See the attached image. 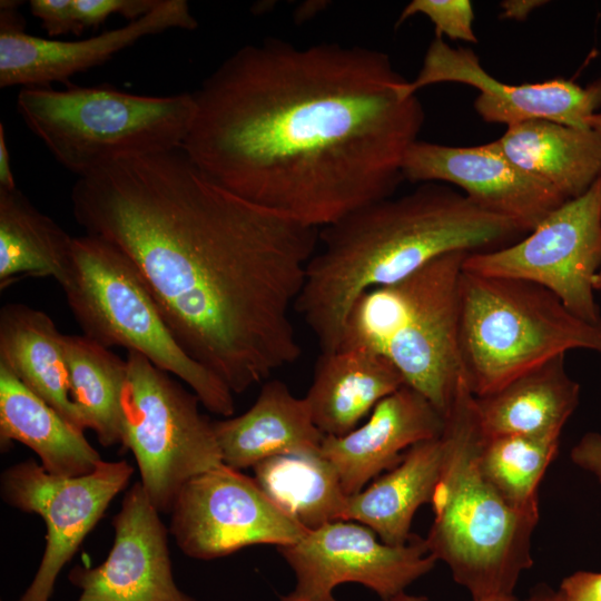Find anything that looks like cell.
Returning a JSON list of instances; mask_svg holds the SVG:
<instances>
[{
    "label": "cell",
    "mask_w": 601,
    "mask_h": 601,
    "mask_svg": "<svg viewBox=\"0 0 601 601\" xmlns=\"http://www.w3.org/2000/svg\"><path fill=\"white\" fill-rule=\"evenodd\" d=\"M75 220L134 263L181 348L243 393L298 359L290 311L319 229L209 178L180 148L78 178Z\"/></svg>",
    "instance_id": "6da1fadb"
},
{
    "label": "cell",
    "mask_w": 601,
    "mask_h": 601,
    "mask_svg": "<svg viewBox=\"0 0 601 601\" xmlns=\"http://www.w3.org/2000/svg\"><path fill=\"white\" fill-rule=\"evenodd\" d=\"M407 82L370 48L246 45L193 92L181 149L227 190L321 229L404 179L424 121Z\"/></svg>",
    "instance_id": "7a4b0ae2"
},
{
    "label": "cell",
    "mask_w": 601,
    "mask_h": 601,
    "mask_svg": "<svg viewBox=\"0 0 601 601\" xmlns=\"http://www.w3.org/2000/svg\"><path fill=\"white\" fill-rule=\"evenodd\" d=\"M520 234L462 193L423 183L321 228L295 309L321 353L338 351L347 315L366 290L397 283L442 255L499 248Z\"/></svg>",
    "instance_id": "3957f363"
},
{
    "label": "cell",
    "mask_w": 601,
    "mask_h": 601,
    "mask_svg": "<svg viewBox=\"0 0 601 601\" xmlns=\"http://www.w3.org/2000/svg\"><path fill=\"white\" fill-rule=\"evenodd\" d=\"M441 436L444 459L431 501L434 520L425 538L427 549L447 564L473 601L514 595L521 573L533 564L539 509L511 505L482 473L479 450L484 434L464 377Z\"/></svg>",
    "instance_id": "277c9868"
},
{
    "label": "cell",
    "mask_w": 601,
    "mask_h": 601,
    "mask_svg": "<svg viewBox=\"0 0 601 601\" xmlns=\"http://www.w3.org/2000/svg\"><path fill=\"white\" fill-rule=\"evenodd\" d=\"M469 254L442 255L397 283L363 293L347 315L338 348L384 355L405 385L443 416L463 377L460 279Z\"/></svg>",
    "instance_id": "5b68a950"
},
{
    "label": "cell",
    "mask_w": 601,
    "mask_h": 601,
    "mask_svg": "<svg viewBox=\"0 0 601 601\" xmlns=\"http://www.w3.org/2000/svg\"><path fill=\"white\" fill-rule=\"evenodd\" d=\"M17 111L66 169L86 177L115 161L183 148L193 92L136 95L111 85L24 87Z\"/></svg>",
    "instance_id": "8992f818"
},
{
    "label": "cell",
    "mask_w": 601,
    "mask_h": 601,
    "mask_svg": "<svg viewBox=\"0 0 601 601\" xmlns=\"http://www.w3.org/2000/svg\"><path fill=\"white\" fill-rule=\"evenodd\" d=\"M577 348L601 353V326L574 315L551 290L462 272L460 351L463 377L475 397Z\"/></svg>",
    "instance_id": "52a82bcc"
},
{
    "label": "cell",
    "mask_w": 601,
    "mask_h": 601,
    "mask_svg": "<svg viewBox=\"0 0 601 601\" xmlns=\"http://www.w3.org/2000/svg\"><path fill=\"white\" fill-rule=\"evenodd\" d=\"M59 285L85 336L144 355L186 383L211 413L234 414L230 388L181 348L138 269L115 245L89 234L73 237Z\"/></svg>",
    "instance_id": "ba28073f"
},
{
    "label": "cell",
    "mask_w": 601,
    "mask_h": 601,
    "mask_svg": "<svg viewBox=\"0 0 601 601\" xmlns=\"http://www.w3.org/2000/svg\"><path fill=\"white\" fill-rule=\"evenodd\" d=\"M126 362L121 445L134 454L150 502L170 513L186 482L223 464L214 424L195 393L144 355L128 352Z\"/></svg>",
    "instance_id": "9c48e42d"
},
{
    "label": "cell",
    "mask_w": 601,
    "mask_h": 601,
    "mask_svg": "<svg viewBox=\"0 0 601 601\" xmlns=\"http://www.w3.org/2000/svg\"><path fill=\"white\" fill-rule=\"evenodd\" d=\"M601 177L564 201L523 239L470 253L463 270L545 287L581 319L601 326L593 280L601 267Z\"/></svg>",
    "instance_id": "30bf717a"
},
{
    "label": "cell",
    "mask_w": 601,
    "mask_h": 601,
    "mask_svg": "<svg viewBox=\"0 0 601 601\" xmlns=\"http://www.w3.org/2000/svg\"><path fill=\"white\" fill-rule=\"evenodd\" d=\"M277 551L292 568L294 590L279 601H337L334 590L354 582L375 592L383 601L430 572L436 559L425 539L411 535L402 545L386 544L370 528L337 520L308 531Z\"/></svg>",
    "instance_id": "8fae6325"
},
{
    "label": "cell",
    "mask_w": 601,
    "mask_h": 601,
    "mask_svg": "<svg viewBox=\"0 0 601 601\" xmlns=\"http://www.w3.org/2000/svg\"><path fill=\"white\" fill-rule=\"evenodd\" d=\"M126 461H101L90 473L60 476L33 460L6 469L0 477L2 500L11 508L41 516L47 543L33 580L17 601H50L56 580L109 503L130 481Z\"/></svg>",
    "instance_id": "7c38bea8"
},
{
    "label": "cell",
    "mask_w": 601,
    "mask_h": 601,
    "mask_svg": "<svg viewBox=\"0 0 601 601\" xmlns=\"http://www.w3.org/2000/svg\"><path fill=\"white\" fill-rule=\"evenodd\" d=\"M169 532L186 555L214 560L249 545L290 544L308 530L255 479L223 463L184 484L170 511Z\"/></svg>",
    "instance_id": "4fadbf2b"
},
{
    "label": "cell",
    "mask_w": 601,
    "mask_h": 601,
    "mask_svg": "<svg viewBox=\"0 0 601 601\" xmlns=\"http://www.w3.org/2000/svg\"><path fill=\"white\" fill-rule=\"evenodd\" d=\"M0 2V87L72 85L70 78L109 61L142 38L170 29L194 30L197 19L185 0H161L144 17L83 40L45 39L30 35L17 8Z\"/></svg>",
    "instance_id": "5bb4252c"
},
{
    "label": "cell",
    "mask_w": 601,
    "mask_h": 601,
    "mask_svg": "<svg viewBox=\"0 0 601 601\" xmlns=\"http://www.w3.org/2000/svg\"><path fill=\"white\" fill-rule=\"evenodd\" d=\"M403 177L413 183L457 186L473 204L532 231L566 199L553 187L513 164L495 141L446 146L416 140L403 161Z\"/></svg>",
    "instance_id": "9a60e30c"
},
{
    "label": "cell",
    "mask_w": 601,
    "mask_h": 601,
    "mask_svg": "<svg viewBox=\"0 0 601 601\" xmlns=\"http://www.w3.org/2000/svg\"><path fill=\"white\" fill-rule=\"evenodd\" d=\"M457 82L479 90L474 101L486 122L506 127L530 120H550L589 129V119L601 106V80L582 87L556 78L538 83L509 85L487 73L470 49L453 48L443 38L430 43L417 77L406 85L410 95L423 87Z\"/></svg>",
    "instance_id": "2e32d148"
},
{
    "label": "cell",
    "mask_w": 601,
    "mask_h": 601,
    "mask_svg": "<svg viewBox=\"0 0 601 601\" xmlns=\"http://www.w3.org/2000/svg\"><path fill=\"white\" fill-rule=\"evenodd\" d=\"M112 526L106 560L69 572V581L80 590L77 601H196L175 582L168 530L140 482L125 494Z\"/></svg>",
    "instance_id": "e0dca14e"
},
{
    "label": "cell",
    "mask_w": 601,
    "mask_h": 601,
    "mask_svg": "<svg viewBox=\"0 0 601 601\" xmlns=\"http://www.w3.org/2000/svg\"><path fill=\"white\" fill-rule=\"evenodd\" d=\"M444 416L414 388L403 385L380 401L368 420L343 436H324L321 453L347 496L394 469L411 446L439 437Z\"/></svg>",
    "instance_id": "ac0fdd59"
},
{
    "label": "cell",
    "mask_w": 601,
    "mask_h": 601,
    "mask_svg": "<svg viewBox=\"0 0 601 601\" xmlns=\"http://www.w3.org/2000/svg\"><path fill=\"white\" fill-rule=\"evenodd\" d=\"M213 424L223 463L238 471L274 456L319 451L325 436L306 398L277 380L264 384L245 413Z\"/></svg>",
    "instance_id": "d6986e66"
},
{
    "label": "cell",
    "mask_w": 601,
    "mask_h": 601,
    "mask_svg": "<svg viewBox=\"0 0 601 601\" xmlns=\"http://www.w3.org/2000/svg\"><path fill=\"white\" fill-rule=\"evenodd\" d=\"M403 385L384 355L366 347L338 349L321 353L305 398L317 428L325 436H343Z\"/></svg>",
    "instance_id": "ffe728a7"
},
{
    "label": "cell",
    "mask_w": 601,
    "mask_h": 601,
    "mask_svg": "<svg viewBox=\"0 0 601 601\" xmlns=\"http://www.w3.org/2000/svg\"><path fill=\"white\" fill-rule=\"evenodd\" d=\"M564 357L558 355L491 394L474 396L484 436L560 439L580 401V385L568 374Z\"/></svg>",
    "instance_id": "44dd1931"
},
{
    "label": "cell",
    "mask_w": 601,
    "mask_h": 601,
    "mask_svg": "<svg viewBox=\"0 0 601 601\" xmlns=\"http://www.w3.org/2000/svg\"><path fill=\"white\" fill-rule=\"evenodd\" d=\"M0 364L29 390L86 431V421L70 396L65 334L49 315L26 304L0 309Z\"/></svg>",
    "instance_id": "7402d4cb"
},
{
    "label": "cell",
    "mask_w": 601,
    "mask_h": 601,
    "mask_svg": "<svg viewBox=\"0 0 601 601\" xmlns=\"http://www.w3.org/2000/svg\"><path fill=\"white\" fill-rule=\"evenodd\" d=\"M85 431L29 390L7 366L0 364V444L30 447L41 466L60 476H79L102 461Z\"/></svg>",
    "instance_id": "603a6c76"
},
{
    "label": "cell",
    "mask_w": 601,
    "mask_h": 601,
    "mask_svg": "<svg viewBox=\"0 0 601 601\" xmlns=\"http://www.w3.org/2000/svg\"><path fill=\"white\" fill-rule=\"evenodd\" d=\"M443 459L441 435L411 446L394 469L348 496L343 520L370 528L386 544H405L415 512L432 501Z\"/></svg>",
    "instance_id": "cb8c5ba5"
},
{
    "label": "cell",
    "mask_w": 601,
    "mask_h": 601,
    "mask_svg": "<svg viewBox=\"0 0 601 601\" xmlns=\"http://www.w3.org/2000/svg\"><path fill=\"white\" fill-rule=\"evenodd\" d=\"M494 141L513 164L566 200L584 194L601 177V137L591 128L530 120L508 127Z\"/></svg>",
    "instance_id": "d4e9b609"
},
{
    "label": "cell",
    "mask_w": 601,
    "mask_h": 601,
    "mask_svg": "<svg viewBox=\"0 0 601 601\" xmlns=\"http://www.w3.org/2000/svg\"><path fill=\"white\" fill-rule=\"evenodd\" d=\"M73 237L41 213L18 188L0 189V288L19 278L52 277L70 262Z\"/></svg>",
    "instance_id": "484cf974"
},
{
    "label": "cell",
    "mask_w": 601,
    "mask_h": 601,
    "mask_svg": "<svg viewBox=\"0 0 601 601\" xmlns=\"http://www.w3.org/2000/svg\"><path fill=\"white\" fill-rule=\"evenodd\" d=\"M253 469L262 490L306 530L343 520L348 496L321 450L274 456Z\"/></svg>",
    "instance_id": "4316f807"
},
{
    "label": "cell",
    "mask_w": 601,
    "mask_h": 601,
    "mask_svg": "<svg viewBox=\"0 0 601 601\" xmlns=\"http://www.w3.org/2000/svg\"><path fill=\"white\" fill-rule=\"evenodd\" d=\"M70 396L104 446L121 444V393L127 362L82 335L65 334Z\"/></svg>",
    "instance_id": "83f0119b"
},
{
    "label": "cell",
    "mask_w": 601,
    "mask_h": 601,
    "mask_svg": "<svg viewBox=\"0 0 601 601\" xmlns=\"http://www.w3.org/2000/svg\"><path fill=\"white\" fill-rule=\"evenodd\" d=\"M560 439L528 435L483 437L479 464L486 480L511 505L539 509L538 489L558 454Z\"/></svg>",
    "instance_id": "f1b7e54d"
},
{
    "label": "cell",
    "mask_w": 601,
    "mask_h": 601,
    "mask_svg": "<svg viewBox=\"0 0 601 601\" xmlns=\"http://www.w3.org/2000/svg\"><path fill=\"white\" fill-rule=\"evenodd\" d=\"M415 14L430 19L435 37L472 43L477 41L473 29V6L469 0H413L402 10L397 24Z\"/></svg>",
    "instance_id": "f546056e"
},
{
    "label": "cell",
    "mask_w": 601,
    "mask_h": 601,
    "mask_svg": "<svg viewBox=\"0 0 601 601\" xmlns=\"http://www.w3.org/2000/svg\"><path fill=\"white\" fill-rule=\"evenodd\" d=\"M161 0H72L75 13L83 30L98 28L110 16L120 14L129 21L154 10Z\"/></svg>",
    "instance_id": "4dcf8cb0"
},
{
    "label": "cell",
    "mask_w": 601,
    "mask_h": 601,
    "mask_svg": "<svg viewBox=\"0 0 601 601\" xmlns=\"http://www.w3.org/2000/svg\"><path fill=\"white\" fill-rule=\"evenodd\" d=\"M29 9L50 37L80 36L85 31L77 20L72 0H31Z\"/></svg>",
    "instance_id": "1f68e13d"
},
{
    "label": "cell",
    "mask_w": 601,
    "mask_h": 601,
    "mask_svg": "<svg viewBox=\"0 0 601 601\" xmlns=\"http://www.w3.org/2000/svg\"><path fill=\"white\" fill-rule=\"evenodd\" d=\"M566 601H601V573L577 571L559 589Z\"/></svg>",
    "instance_id": "d6a6232c"
},
{
    "label": "cell",
    "mask_w": 601,
    "mask_h": 601,
    "mask_svg": "<svg viewBox=\"0 0 601 601\" xmlns=\"http://www.w3.org/2000/svg\"><path fill=\"white\" fill-rule=\"evenodd\" d=\"M572 462L595 477L601 486V434L590 432L572 447Z\"/></svg>",
    "instance_id": "836d02e7"
},
{
    "label": "cell",
    "mask_w": 601,
    "mask_h": 601,
    "mask_svg": "<svg viewBox=\"0 0 601 601\" xmlns=\"http://www.w3.org/2000/svg\"><path fill=\"white\" fill-rule=\"evenodd\" d=\"M548 3L543 0H505L501 2V18L524 21L536 8Z\"/></svg>",
    "instance_id": "e575fe53"
},
{
    "label": "cell",
    "mask_w": 601,
    "mask_h": 601,
    "mask_svg": "<svg viewBox=\"0 0 601 601\" xmlns=\"http://www.w3.org/2000/svg\"><path fill=\"white\" fill-rule=\"evenodd\" d=\"M16 180L11 170L10 155L3 122H0V189H16Z\"/></svg>",
    "instance_id": "d590c367"
},
{
    "label": "cell",
    "mask_w": 601,
    "mask_h": 601,
    "mask_svg": "<svg viewBox=\"0 0 601 601\" xmlns=\"http://www.w3.org/2000/svg\"><path fill=\"white\" fill-rule=\"evenodd\" d=\"M526 601H566L560 590H553L545 584H539L531 591Z\"/></svg>",
    "instance_id": "8d00e7d4"
},
{
    "label": "cell",
    "mask_w": 601,
    "mask_h": 601,
    "mask_svg": "<svg viewBox=\"0 0 601 601\" xmlns=\"http://www.w3.org/2000/svg\"><path fill=\"white\" fill-rule=\"evenodd\" d=\"M388 601H427V599L425 597L411 595L403 592ZM481 601H518V600L514 595H510V597L490 598V599H485Z\"/></svg>",
    "instance_id": "74e56055"
},
{
    "label": "cell",
    "mask_w": 601,
    "mask_h": 601,
    "mask_svg": "<svg viewBox=\"0 0 601 601\" xmlns=\"http://www.w3.org/2000/svg\"><path fill=\"white\" fill-rule=\"evenodd\" d=\"M589 126L601 137V112H595L589 119Z\"/></svg>",
    "instance_id": "f35d334b"
},
{
    "label": "cell",
    "mask_w": 601,
    "mask_h": 601,
    "mask_svg": "<svg viewBox=\"0 0 601 601\" xmlns=\"http://www.w3.org/2000/svg\"><path fill=\"white\" fill-rule=\"evenodd\" d=\"M600 217H601V207H600ZM593 287L595 290H601V267L594 277Z\"/></svg>",
    "instance_id": "ab89813d"
}]
</instances>
